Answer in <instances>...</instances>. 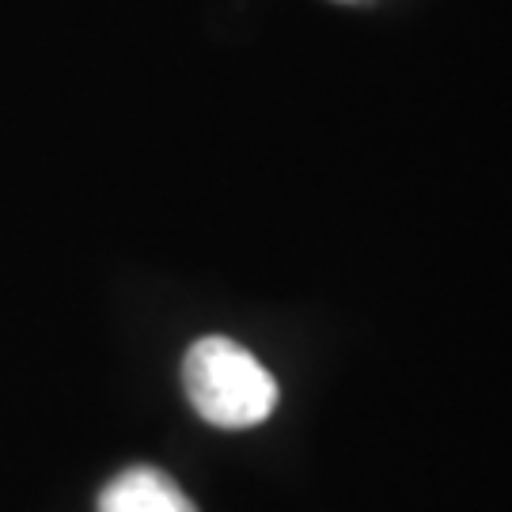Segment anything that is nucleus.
Returning <instances> with one entry per match:
<instances>
[{
    "mask_svg": "<svg viewBox=\"0 0 512 512\" xmlns=\"http://www.w3.org/2000/svg\"><path fill=\"white\" fill-rule=\"evenodd\" d=\"M183 387L194 410L220 429H251L277 406V380L232 338H202L186 349Z\"/></svg>",
    "mask_w": 512,
    "mask_h": 512,
    "instance_id": "f257e3e1",
    "label": "nucleus"
},
{
    "mask_svg": "<svg viewBox=\"0 0 512 512\" xmlns=\"http://www.w3.org/2000/svg\"><path fill=\"white\" fill-rule=\"evenodd\" d=\"M99 512H198L179 482L160 467H129L99 494Z\"/></svg>",
    "mask_w": 512,
    "mask_h": 512,
    "instance_id": "f03ea898",
    "label": "nucleus"
}]
</instances>
